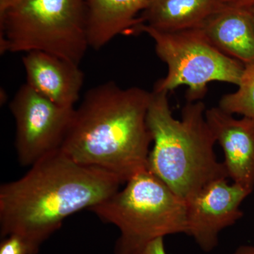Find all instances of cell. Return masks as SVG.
Returning <instances> with one entry per match:
<instances>
[{
  "label": "cell",
  "instance_id": "cell-1",
  "mask_svg": "<svg viewBox=\"0 0 254 254\" xmlns=\"http://www.w3.org/2000/svg\"><path fill=\"white\" fill-rule=\"evenodd\" d=\"M123 182L115 175L76 163L60 150L32 165L26 175L0 187V235H14L31 254L73 214L101 203Z\"/></svg>",
  "mask_w": 254,
  "mask_h": 254
},
{
  "label": "cell",
  "instance_id": "cell-2",
  "mask_svg": "<svg viewBox=\"0 0 254 254\" xmlns=\"http://www.w3.org/2000/svg\"><path fill=\"white\" fill-rule=\"evenodd\" d=\"M151 92L113 81L91 88L75 108L60 151L126 183L147 169L153 143L146 122Z\"/></svg>",
  "mask_w": 254,
  "mask_h": 254
},
{
  "label": "cell",
  "instance_id": "cell-3",
  "mask_svg": "<svg viewBox=\"0 0 254 254\" xmlns=\"http://www.w3.org/2000/svg\"><path fill=\"white\" fill-rule=\"evenodd\" d=\"M205 111L201 100L187 101L177 120L168 92H151L146 122L153 147L147 170L185 201L210 182L228 178L215 155L216 140Z\"/></svg>",
  "mask_w": 254,
  "mask_h": 254
},
{
  "label": "cell",
  "instance_id": "cell-4",
  "mask_svg": "<svg viewBox=\"0 0 254 254\" xmlns=\"http://www.w3.org/2000/svg\"><path fill=\"white\" fill-rule=\"evenodd\" d=\"M89 48L86 0H0V52L43 51L79 65Z\"/></svg>",
  "mask_w": 254,
  "mask_h": 254
},
{
  "label": "cell",
  "instance_id": "cell-5",
  "mask_svg": "<svg viewBox=\"0 0 254 254\" xmlns=\"http://www.w3.org/2000/svg\"><path fill=\"white\" fill-rule=\"evenodd\" d=\"M106 199L90 209L120 235L115 254H141L152 241L187 234V203L148 170L126 182Z\"/></svg>",
  "mask_w": 254,
  "mask_h": 254
},
{
  "label": "cell",
  "instance_id": "cell-6",
  "mask_svg": "<svg viewBox=\"0 0 254 254\" xmlns=\"http://www.w3.org/2000/svg\"><path fill=\"white\" fill-rule=\"evenodd\" d=\"M141 33L153 39L155 53L168 66L166 76L156 82L154 91L169 93L187 86V101L195 102L204 98L210 82L238 85L245 64L222 53L201 28L162 32L139 24L129 34Z\"/></svg>",
  "mask_w": 254,
  "mask_h": 254
},
{
  "label": "cell",
  "instance_id": "cell-7",
  "mask_svg": "<svg viewBox=\"0 0 254 254\" xmlns=\"http://www.w3.org/2000/svg\"><path fill=\"white\" fill-rule=\"evenodd\" d=\"M9 109L16 124L18 163L31 167L60 149L75 108L55 104L24 83L10 102Z\"/></svg>",
  "mask_w": 254,
  "mask_h": 254
},
{
  "label": "cell",
  "instance_id": "cell-8",
  "mask_svg": "<svg viewBox=\"0 0 254 254\" xmlns=\"http://www.w3.org/2000/svg\"><path fill=\"white\" fill-rule=\"evenodd\" d=\"M253 190L227 179L210 182L187 200V235L193 237L200 250L213 251L219 235L243 217L240 206Z\"/></svg>",
  "mask_w": 254,
  "mask_h": 254
},
{
  "label": "cell",
  "instance_id": "cell-9",
  "mask_svg": "<svg viewBox=\"0 0 254 254\" xmlns=\"http://www.w3.org/2000/svg\"><path fill=\"white\" fill-rule=\"evenodd\" d=\"M205 118L225 155L227 175L233 183L254 188V120L234 118L219 107L206 109Z\"/></svg>",
  "mask_w": 254,
  "mask_h": 254
},
{
  "label": "cell",
  "instance_id": "cell-10",
  "mask_svg": "<svg viewBox=\"0 0 254 254\" xmlns=\"http://www.w3.org/2000/svg\"><path fill=\"white\" fill-rule=\"evenodd\" d=\"M22 63L26 84L55 104L75 108L84 81L79 65L43 51L26 53Z\"/></svg>",
  "mask_w": 254,
  "mask_h": 254
},
{
  "label": "cell",
  "instance_id": "cell-11",
  "mask_svg": "<svg viewBox=\"0 0 254 254\" xmlns=\"http://www.w3.org/2000/svg\"><path fill=\"white\" fill-rule=\"evenodd\" d=\"M150 0H86L89 48H103L115 37L129 34Z\"/></svg>",
  "mask_w": 254,
  "mask_h": 254
},
{
  "label": "cell",
  "instance_id": "cell-12",
  "mask_svg": "<svg viewBox=\"0 0 254 254\" xmlns=\"http://www.w3.org/2000/svg\"><path fill=\"white\" fill-rule=\"evenodd\" d=\"M224 54L245 65L254 63V22L252 11L224 6L203 27Z\"/></svg>",
  "mask_w": 254,
  "mask_h": 254
},
{
  "label": "cell",
  "instance_id": "cell-13",
  "mask_svg": "<svg viewBox=\"0 0 254 254\" xmlns=\"http://www.w3.org/2000/svg\"><path fill=\"white\" fill-rule=\"evenodd\" d=\"M224 6L220 0H150L136 26L162 32L200 28Z\"/></svg>",
  "mask_w": 254,
  "mask_h": 254
},
{
  "label": "cell",
  "instance_id": "cell-14",
  "mask_svg": "<svg viewBox=\"0 0 254 254\" xmlns=\"http://www.w3.org/2000/svg\"><path fill=\"white\" fill-rule=\"evenodd\" d=\"M238 89L223 95L218 107L231 115H241L254 120V63L245 65Z\"/></svg>",
  "mask_w": 254,
  "mask_h": 254
},
{
  "label": "cell",
  "instance_id": "cell-15",
  "mask_svg": "<svg viewBox=\"0 0 254 254\" xmlns=\"http://www.w3.org/2000/svg\"><path fill=\"white\" fill-rule=\"evenodd\" d=\"M0 254H31L27 244L17 235L2 238L0 243Z\"/></svg>",
  "mask_w": 254,
  "mask_h": 254
},
{
  "label": "cell",
  "instance_id": "cell-16",
  "mask_svg": "<svg viewBox=\"0 0 254 254\" xmlns=\"http://www.w3.org/2000/svg\"><path fill=\"white\" fill-rule=\"evenodd\" d=\"M220 1L224 6L228 7L250 11L254 9V0H220Z\"/></svg>",
  "mask_w": 254,
  "mask_h": 254
},
{
  "label": "cell",
  "instance_id": "cell-17",
  "mask_svg": "<svg viewBox=\"0 0 254 254\" xmlns=\"http://www.w3.org/2000/svg\"><path fill=\"white\" fill-rule=\"evenodd\" d=\"M141 254H168L165 251L164 237L152 241L147 245Z\"/></svg>",
  "mask_w": 254,
  "mask_h": 254
},
{
  "label": "cell",
  "instance_id": "cell-18",
  "mask_svg": "<svg viewBox=\"0 0 254 254\" xmlns=\"http://www.w3.org/2000/svg\"><path fill=\"white\" fill-rule=\"evenodd\" d=\"M232 254H254V246L242 245Z\"/></svg>",
  "mask_w": 254,
  "mask_h": 254
},
{
  "label": "cell",
  "instance_id": "cell-19",
  "mask_svg": "<svg viewBox=\"0 0 254 254\" xmlns=\"http://www.w3.org/2000/svg\"><path fill=\"white\" fill-rule=\"evenodd\" d=\"M252 11V16H253V19H254V9L253 10V11Z\"/></svg>",
  "mask_w": 254,
  "mask_h": 254
}]
</instances>
